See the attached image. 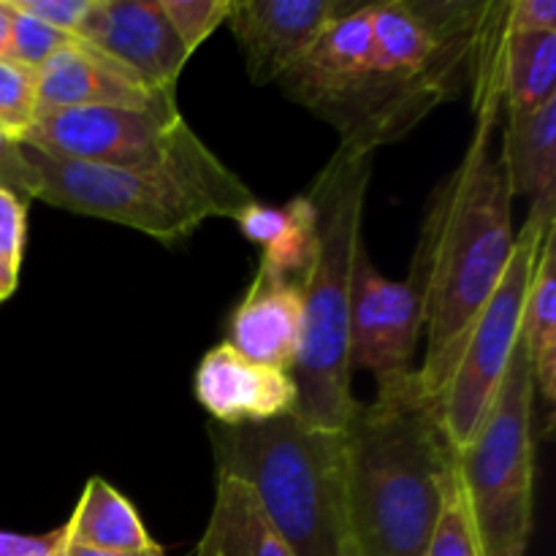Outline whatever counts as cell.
<instances>
[{
	"instance_id": "52a82bcc",
	"label": "cell",
	"mask_w": 556,
	"mask_h": 556,
	"mask_svg": "<svg viewBox=\"0 0 556 556\" xmlns=\"http://www.w3.org/2000/svg\"><path fill=\"white\" fill-rule=\"evenodd\" d=\"M552 223H556V195L532 201L530 217L514 237L503 277L478 313L476 324L467 331V340L445 380L443 394L434 402L440 432L454 454H459L476 438L478 427L497 396L514 348L519 345L532 266L538 261L543 233Z\"/></svg>"
},
{
	"instance_id": "4fadbf2b",
	"label": "cell",
	"mask_w": 556,
	"mask_h": 556,
	"mask_svg": "<svg viewBox=\"0 0 556 556\" xmlns=\"http://www.w3.org/2000/svg\"><path fill=\"white\" fill-rule=\"evenodd\" d=\"M36 96L38 114L58 112V109L161 112L177 106V96L152 90L134 71L79 38L36 71Z\"/></svg>"
},
{
	"instance_id": "e0dca14e",
	"label": "cell",
	"mask_w": 556,
	"mask_h": 556,
	"mask_svg": "<svg viewBox=\"0 0 556 556\" xmlns=\"http://www.w3.org/2000/svg\"><path fill=\"white\" fill-rule=\"evenodd\" d=\"M195 556H293L244 481L217 476L215 503Z\"/></svg>"
},
{
	"instance_id": "603a6c76",
	"label": "cell",
	"mask_w": 556,
	"mask_h": 556,
	"mask_svg": "<svg viewBox=\"0 0 556 556\" xmlns=\"http://www.w3.org/2000/svg\"><path fill=\"white\" fill-rule=\"evenodd\" d=\"M38 114L36 71L0 58V130L20 141Z\"/></svg>"
},
{
	"instance_id": "d6986e66",
	"label": "cell",
	"mask_w": 556,
	"mask_h": 556,
	"mask_svg": "<svg viewBox=\"0 0 556 556\" xmlns=\"http://www.w3.org/2000/svg\"><path fill=\"white\" fill-rule=\"evenodd\" d=\"M521 342L530 356L535 394L554 407L556 400V223L543 233L521 315Z\"/></svg>"
},
{
	"instance_id": "9a60e30c",
	"label": "cell",
	"mask_w": 556,
	"mask_h": 556,
	"mask_svg": "<svg viewBox=\"0 0 556 556\" xmlns=\"http://www.w3.org/2000/svg\"><path fill=\"white\" fill-rule=\"evenodd\" d=\"M304 331L302 280L258 269L228 324V345L250 362L291 372Z\"/></svg>"
},
{
	"instance_id": "7c38bea8",
	"label": "cell",
	"mask_w": 556,
	"mask_h": 556,
	"mask_svg": "<svg viewBox=\"0 0 556 556\" xmlns=\"http://www.w3.org/2000/svg\"><path fill=\"white\" fill-rule=\"evenodd\" d=\"M76 38L166 96H174L179 74L190 60L157 0H92Z\"/></svg>"
},
{
	"instance_id": "8fae6325",
	"label": "cell",
	"mask_w": 556,
	"mask_h": 556,
	"mask_svg": "<svg viewBox=\"0 0 556 556\" xmlns=\"http://www.w3.org/2000/svg\"><path fill=\"white\" fill-rule=\"evenodd\" d=\"M356 5L353 0H233L226 25L242 49L250 81L258 87L277 85Z\"/></svg>"
},
{
	"instance_id": "484cf974",
	"label": "cell",
	"mask_w": 556,
	"mask_h": 556,
	"mask_svg": "<svg viewBox=\"0 0 556 556\" xmlns=\"http://www.w3.org/2000/svg\"><path fill=\"white\" fill-rule=\"evenodd\" d=\"M16 11L43 22L68 36H79L87 14L92 9V0H9Z\"/></svg>"
},
{
	"instance_id": "5b68a950",
	"label": "cell",
	"mask_w": 556,
	"mask_h": 556,
	"mask_svg": "<svg viewBox=\"0 0 556 556\" xmlns=\"http://www.w3.org/2000/svg\"><path fill=\"white\" fill-rule=\"evenodd\" d=\"M210 440L217 476L253 489L293 556H345L342 432H320L288 413L244 427L215 424Z\"/></svg>"
},
{
	"instance_id": "9c48e42d",
	"label": "cell",
	"mask_w": 556,
	"mask_h": 556,
	"mask_svg": "<svg viewBox=\"0 0 556 556\" xmlns=\"http://www.w3.org/2000/svg\"><path fill=\"white\" fill-rule=\"evenodd\" d=\"M424 331V307L405 282L389 280L375 269L367 248H358L351 277V369H367L380 391L405 383L416 369L418 337Z\"/></svg>"
},
{
	"instance_id": "4316f807",
	"label": "cell",
	"mask_w": 556,
	"mask_h": 556,
	"mask_svg": "<svg viewBox=\"0 0 556 556\" xmlns=\"http://www.w3.org/2000/svg\"><path fill=\"white\" fill-rule=\"evenodd\" d=\"M27 233V206L25 199L0 188V258L20 271L22 250H25Z\"/></svg>"
},
{
	"instance_id": "cb8c5ba5",
	"label": "cell",
	"mask_w": 556,
	"mask_h": 556,
	"mask_svg": "<svg viewBox=\"0 0 556 556\" xmlns=\"http://www.w3.org/2000/svg\"><path fill=\"white\" fill-rule=\"evenodd\" d=\"M157 3L188 54H193L223 22H228L233 9V0H157Z\"/></svg>"
},
{
	"instance_id": "e575fe53",
	"label": "cell",
	"mask_w": 556,
	"mask_h": 556,
	"mask_svg": "<svg viewBox=\"0 0 556 556\" xmlns=\"http://www.w3.org/2000/svg\"><path fill=\"white\" fill-rule=\"evenodd\" d=\"M58 556H63V552H60V554H58Z\"/></svg>"
},
{
	"instance_id": "8992f818",
	"label": "cell",
	"mask_w": 556,
	"mask_h": 556,
	"mask_svg": "<svg viewBox=\"0 0 556 556\" xmlns=\"http://www.w3.org/2000/svg\"><path fill=\"white\" fill-rule=\"evenodd\" d=\"M535 383L519 337L476 438L456 454L483 556H527L535 514Z\"/></svg>"
},
{
	"instance_id": "4dcf8cb0",
	"label": "cell",
	"mask_w": 556,
	"mask_h": 556,
	"mask_svg": "<svg viewBox=\"0 0 556 556\" xmlns=\"http://www.w3.org/2000/svg\"><path fill=\"white\" fill-rule=\"evenodd\" d=\"M63 556H163V548H150V552H98V548H85V546H71L65 543Z\"/></svg>"
},
{
	"instance_id": "1f68e13d",
	"label": "cell",
	"mask_w": 556,
	"mask_h": 556,
	"mask_svg": "<svg viewBox=\"0 0 556 556\" xmlns=\"http://www.w3.org/2000/svg\"><path fill=\"white\" fill-rule=\"evenodd\" d=\"M11 25H14V9L9 0H0V58H9Z\"/></svg>"
},
{
	"instance_id": "30bf717a",
	"label": "cell",
	"mask_w": 556,
	"mask_h": 556,
	"mask_svg": "<svg viewBox=\"0 0 556 556\" xmlns=\"http://www.w3.org/2000/svg\"><path fill=\"white\" fill-rule=\"evenodd\" d=\"M375 3H358L340 16L296 65L277 79L291 101L320 114L340 128L356 103L372 58Z\"/></svg>"
},
{
	"instance_id": "3957f363",
	"label": "cell",
	"mask_w": 556,
	"mask_h": 556,
	"mask_svg": "<svg viewBox=\"0 0 556 556\" xmlns=\"http://www.w3.org/2000/svg\"><path fill=\"white\" fill-rule=\"evenodd\" d=\"M372 155L340 144L309 188L318 210V244L302 280L304 331L291 375L296 383V416L320 432H342L356 410L351 391V277L364 244Z\"/></svg>"
},
{
	"instance_id": "7a4b0ae2",
	"label": "cell",
	"mask_w": 556,
	"mask_h": 556,
	"mask_svg": "<svg viewBox=\"0 0 556 556\" xmlns=\"http://www.w3.org/2000/svg\"><path fill=\"white\" fill-rule=\"evenodd\" d=\"M345 527L356 556H424L454 451L418 375L358 402L342 429Z\"/></svg>"
},
{
	"instance_id": "2e32d148",
	"label": "cell",
	"mask_w": 556,
	"mask_h": 556,
	"mask_svg": "<svg viewBox=\"0 0 556 556\" xmlns=\"http://www.w3.org/2000/svg\"><path fill=\"white\" fill-rule=\"evenodd\" d=\"M239 231L261 248L258 269L304 280L318 244V210L307 193L282 206L250 204L237 217Z\"/></svg>"
},
{
	"instance_id": "ffe728a7",
	"label": "cell",
	"mask_w": 556,
	"mask_h": 556,
	"mask_svg": "<svg viewBox=\"0 0 556 556\" xmlns=\"http://www.w3.org/2000/svg\"><path fill=\"white\" fill-rule=\"evenodd\" d=\"M65 543L98 548V552H150V548H157L128 497L109 486L103 478L87 481L74 516L65 521Z\"/></svg>"
},
{
	"instance_id": "83f0119b",
	"label": "cell",
	"mask_w": 556,
	"mask_h": 556,
	"mask_svg": "<svg viewBox=\"0 0 556 556\" xmlns=\"http://www.w3.org/2000/svg\"><path fill=\"white\" fill-rule=\"evenodd\" d=\"M510 33H556L554 0H508Z\"/></svg>"
},
{
	"instance_id": "f546056e",
	"label": "cell",
	"mask_w": 556,
	"mask_h": 556,
	"mask_svg": "<svg viewBox=\"0 0 556 556\" xmlns=\"http://www.w3.org/2000/svg\"><path fill=\"white\" fill-rule=\"evenodd\" d=\"M65 548V525L47 535L0 532V556H58Z\"/></svg>"
},
{
	"instance_id": "d6a6232c",
	"label": "cell",
	"mask_w": 556,
	"mask_h": 556,
	"mask_svg": "<svg viewBox=\"0 0 556 556\" xmlns=\"http://www.w3.org/2000/svg\"><path fill=\"white\" fill-rule=\"evenodd\" d=\"M16 286H20V271L11 269V266L0 258V302H5V299L16 291Z\"/></svg>"
},
{
	"instance_id": "5bb4252c",
	"label": "cell",
	"mask_w": 556,
	"mask_h": 556,
	"mask_svg": "<svg viewBox=\"0 0 556 556\" xmlns=\"http://www.w3.org/2000/svg\"><path fill=\"white\" fill-rule=\"evenodd\" d=\"M195 396L220 427L266 424L296 413L291 372L250 362L228 342L212 348L195 369Z\"/></svg>"
},
{
	"instance_id": "44dd1931",
	"label": "cell",
	"mask_w": 556,
	"mask_h": 556,
	"mask_svg": "<svg viewBox=\"0 0 556 556\" xmlns=\"http://www.w3.org/2000/svg\"><path fill=\"white\" fill-rule=\"evenodd\" d=\"M556 98V33H508L505 109L530 112Z\"/></svg>"
},
{
	"instance_id": "836d02e7",
	"label": "cell",
	"mask_w": 556,
	"mask_h": 556,
	"mask_svg": "<svg viewBox=\"0 0 556 556\" xmlns=\"http://www.w3.org/2000/svg\"><path fill=\"white\" fill-rule=\"evenodd\" d=\"M345 556H356V554H353V548H351V543H348V546H345Z\"/></svg>"
},
{
	"instance_id": "277c9868",
	"label": "cell",
	"mask_w": 556,
	"mask_h": 556,
	"mask_svg": "<svg viewBox=\"0 0 556 556\" xmlns=\"http://www.w3.org/2000/svg\"><path fill=\"white\" fill-rule=\"evenodd\" d=\"M486 3L383 0L372 11V58L340 144L375 150L410 134L470 74Z\"/></svg>"
},
{
	"instance_id": "f1b7e54d",
	"label": "cell",
	"mask_w": 556,
	"mask_h": 556,
	"mask_svg": "<svg viewBox=\"0 0 556 556\" xmlns=\"http://www.w3.org/2000/svg\"><path fill=\"white\" fill-rule=\"evenodd\" d=\"M0 188H9L20 199H30V168H27L22 144L0 130Z\"/></svg>"
},
{
	"instance_id": "ac0fdd59",
	"label": "cell",
	"mask_w": 556,
	"mask_h": 556,
	"mask_svg": "<svg viewBox=\"0 0 556 556\" xmlns=\"http://www.w3.org/2000/svg\"><path fill=\"white\" fill-rule=\"evenodd\" d=\"M500 157L510 193L530 201L556 195V98L530 112H508Z\"/></svg>"
},
{
	"instance_id": "ba28073f",
	"label": "cell",
	"mask_w": 556,
	"mask_h": 556,
	"mask_svg": "<svg viewBox=\"0 0 556 556\" xmlns=\"http://www.w3.org/2000/svg\"><path fill=\"white\" fill-rule=\"evenodd\" d=\"M22 155L30 168V199L136 228L163 244L188 239L210 217L204 204L166 174L71 161L27 144Z\"/></svg>"
},
{
	"instance_id": "7402d4cb",
	"label": "cell",
	"mask_w": 556,
	"mask_h": 556,
	"mask_svg": "<svg viewBox=\"0 0 556 556\" xmlns=\"http://www.w3.org/2000/svg\"><path fill=\"white\" fill-rule=\"evenodd\" d=\"M424 556H483L470 505H467L465 489L459 481V470H456V454L440 478L438 521H434Z\"/></svg>"
},
{
	"instance_id": "d4e9b609",
	"label": "cell",
	"mask_w": 556,
	"mask_h": 556,
	"mask_svg": "<svg viewBox=\"0 0 556 556\" xmlns=\"http://www.w3.org/2000/svg\"><path fill=\"white\" fill-rule=\"evenodd\" d=\"M11 9H14V5H11ZM71 43H76L74 36L54 30V27L43 25V22L33 20V16L22 14V11L14 9L9 58L16 60L20 65H25V68L30 71H38L41 65H47L54 54L68 49Z\"/></svg>"
},
{
	"instance_id": "6da1fadb",
	"label": "cell",
	"mask_w": 556,
	"mask_h": 556,
	"mask_svg": "<svg viewBox=\"0 0 556 556\" xmlns=\"http://www.w3.org/2000/svg\"><path fill=\"white\" fill-rule=\"evenodd\" d=\"M492 130L476 125L465 161L434 193L407 277L424 307L427 358L416 375L432 407L514 248V193L503 157H492Z\"/></svg>"
}]
</instances>
